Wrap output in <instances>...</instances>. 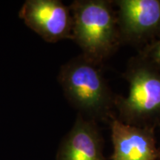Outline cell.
Listing matches in <instances>:
<instances>
[{"label":"cell","mask_w":160,"mask_h":160,"mask_svg":"<svg viewBox=\"0 0 160 160\" xmlns=\"http://www.w3.org/2000/svg\"><path fill=\"white\" fill-rule=\"evenodd\" d=\"M99 64L80 54L62 65L58 81L70 104L86 119H110L115 97Z\"/></svg>","instance_id":"6da1fadb"},{"label":"cell","mask_w":160,"mask_h":160,"mask_svg":"<svg viewBox=\"0 0 160 160\" xmlns=\"http://www.w3.org/2000/svg\"><path fill=\"white\" fill-rule=\"evenodd\" d=\"M112 3L108 0H75L69 5L72 40L82 54L99 65L114 52L121 41Z\"/></svg>","instance_id":"7a4b0ae2"},{"label":"cell","mask_w":160,"mask_h":160,"mask_svg":"<svg viewBox=\"0 0 160 160\" xmlns=\"http://www.w3.org/2000/svg\"><path fill=\"white\" fill-rule=\"evenodd\" d=\"M127 97H116L114 108L120 121L137 126L160 122V72L139 56L131 59L126 70Z\"/></svg>","instance_id":"3957f363"},{"label":"cell","mask_w":160,"mask_h":160,"mask_svg":"<svg viewBox=\"0 0 160 160\" xmlns=\"http://www.w3.org/2000/svg\"><path fill=\"white\" fill-rule=\"evenodd\" d=\"M19 17L48 42L72 39L73 20L69 6L59 0H27Z\"/></svg>","instance_id":"277c9868"},{"label":"cell","mask_w":160,"mask_h":160,"mask_svg":"<svg viewBox=\"0 0 160 160\" xmlns=\"http://www.w3.org/2000/svg\"><path fill=\"white\" fill-rule=\"evenodd\" d=\"M115 3L120 40L142 43L160 33V0H118Z\"/></svg>","instance_id":"5b68a950"},{"label":"cell","mask_w":160,"mask_h":160,"mask_svg":"<svg viewBox=\"0 0 160 160\" xmlns=\"http://www.w3.org/2000/svg\"><path fill=\"white\" fill-rule=\"evenodd\" d=\"M109 122L113 148L111 160H159L156 127L126 124L115 117Z\"/></svg>","instance_id":"8992f818"},{"label":"cell","mask_w":160,"mask_h":160,"mask_svg":"<svg viewBox=\"0 0 160 160\" xmlns=\"http://www.w3.org/2000/svg\"><path fill=\"white\" fill-rule=\"evenodd\" d=\"M57 160H105L102 137L95 121L78 114L59 146Z\"/></svg>","instance_id":"52a82bcc"},{"label":"cell","mask_w":160,"mask_h":160,"mask_svg":"<svg viewBox=\"0 0 160 160\" xmlns=\"http://www.w3.org/2000/svg\"><path fill=\"white\" fill-rule=\"evenodd\" d=\"M139 56L160 72V39L148 44Z\"/></svg>","instance_id":"ba28073f"},{"label":"cell","mask_w":160,"mask_h":160,"mask_svg":"<svg viewBox=\"0 0 160 160\" xmlns=\"http://www.w3.org/2000/svg\"><path fill=\"white\" fill-rule=\"evenodd\" d=\"M159 160H160V159H159Z\"/></svg>","instance_id":"9c48e42d"}]
</instances>
